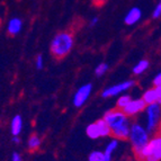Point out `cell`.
<instances>
[{
	"instance_id": "obj_1",
	"label": "cell",
	"mask_w": 161,
	"mask_h": 161,
	"mask_svg": "<svg viewBox=\"0 0 161 161\" xmlns=\"http://www.w3.org/2000/svg\"><path fill=\"white\" fill-rule=\"evenodd\" d=\"M103 118L108 124L113 137H116L118 140L129 139L133 122L131 121V117H129L123 110L118 108L109 109L104 114Z\"/></svg>"
},
{
	"instance_id": "obj_2",
	"label": "cell",
	"mask_w": 161,
	"mask_h": 161,
	"mask_svg": "<svg viewBox=\"0 0 161 161\" xmlns=\"http://www.w3.org/2000/svg\"><path fill=\"white\" fill-rule=\"evenodd\" d=\"M75 46V37L70 32L63 31L53 36L50 42V52L54 58L62 59L72 51Z\"/></svg>"
},
{
	"instance_id": "obj_3",
	"label": "cell",
	"mask_w": 161,
	"mask_h": 161,
	"mask_svg": "<svg viewBox=\"0 0 161 161\" xmlns=\"http://www.w3.org/2000/svg\"><path fill=\"white\" fill-rule=\"evenodd\" d=\"M127 140L131 143L133 152H134V154L137 158L143 151V149L150 142L151 134L143 123H141V122H133Z\"/></svg>"
},
{
	"instance_id": "obj_4",
	"label": "cell",
	"mask_w": 161,
	"mask_h": 161,
	"mask_svg": "<svg viewBox=\"0 0 161 161\" xmlns=\"http://www.w3.org/2000/svg\"><path fill=\"white\" fill-rule=\"evenodd\" d=\"M151 135L157 134L159 130L161 129V104L154 103V104L147 105L144 110V123Z\"/></svg>"
},
{
	"instance_id": "obj_5",
	"label": "cell",
	"mask_w": 161,
	"mask_h": 161,
	"mask_svg": "<svg viewBox=\"0 0 161 161\" xmlns=\"http://www.w3.org/2000/svg\"><path fill=\"white\" fill-rule=\"evenodd\" d=\"M137 159L140 161H161V133L151 136L150 142L143 149Z\"/></svg>"
},
{
	"instance_id": "obj_6",
	"label": "cell",
	"mask_w": 161,
	"mask_h": 161,
	"mask_svg": "<svg viewBox=\"0 0 161 161\" xmlns=\"http://www.w3.org/2000/svg\"><path fill=\"white\" fill-rule=\"evenodd\" d=\"M86 134L89 139L98 140L108 137L109 135H112V133H110V129L106 121L104 118H100V119H97V121L90 123L86 127Z\"/></svg>"
},
{
	"instance_id": "obj_7",
	"label": "cell",
	"mask_w": 161,
	"mask_h": 161,
	"mask_svg": "<svg viewBox=\"0 0 161 161\" xmlns=\"http://www.w3.org/2000/svg\"><path fill=\"white\" fill-rule=\"evenodd\" d=\"M135 86V81L129 79V80H124L122 82L115 83L109 87H106L102 92V97L104 99H108L112 97H118L123 94H126L129 90H131Z\"/></svg>"
},
{
	"instance_id": "obj_8",
	"label": "cell",
	"mask_w": 161,
	"mask_h": 161,
	"mask_svg": "<svg viewBox=\"0 0 161 161\" xmlns=\"http://www.w3.org/2000/svg\"><path fill=\"white\" fill-rule=\"evenodd\" d=\"M92 92V83H85L82 86L79 87L75 90V95L72 97V104L75 107L81 108L86 105V103L89 100Z\"/></svg>"
},
{
	"instance_id": "obj_9",
	"label": "cell",
	"mask_w": 161,
	"mask_h": 161,
	"mask_svg": "<svg viewBox=\"0 0 161 161\" xmlns=\"http://www.w3.org/2000/svg\"><path fill=\"white\" fill-rule=\"evenodd\" d=\"M145 108H147V103L143 100L142 97H140V98H132L126 107L122 110L129 117H136L140 114L144 113Z\"/></svg>"
},
{
	"instance_id": "obj_10",
	"label": "cell",
	"mask_w": 161,
	"mask_h": 161,
	"mask_svg": "<svg viewBox=\"0 0 161 161\" xmlns=\"http://www.w3.org/2000/svg\"><path fill=\"white\" fill-rule=\"evenodd\" d=\"M142 9L140 7H132L124 17V23L127 26H134L142 19Z\"/></svg>"
},
{
	"instance_id": "obj_11",
	"label": "cell",
	"mask_w": 161,
	"mask_h": 161,
	"mask_svg": "<svg viewBox=\"0 0 161 161\" xmlns=\"http://www.w3.org/2000/svg\"><path fill=\"white\" fill-rule=\"evenodd\" d=\"M23 31V20L19 17H11L7 22L6 32L10 36H16Z\"/></svg>"
},
{
	"instance_id": "obj_12",
	"label": "cell",
	"mask_w": 161,
	"mask_h": 161,
	"mask_svg": "<svg viewBox=\"0 0 161 161\" xmlns=\"http://www.w3.org/2000/svg\"><path fill=\"white\" fill-rule=\"evenodd\" d=\"M119 141H121V140L113 137V139H110L109 141L106 143V147H105V149L103 151H104L105 157H106L107 161H113L114 153L117 151L118 147H119Z\"/></svg>"
},
{
	"instance_id": "obj_13",
	"label": "cell",
	"mask_w": 161,
	"mask_h": 161,
	"mask_svg": "<svg viewBox=\"0 0 161 161\" xmlns=\"http://www.w3.org/2000/svg\"><path fill=\"white\" fill-rule=\"evenodd\" d=\"M24 122L20 115H15L10 121V133L13 136H20V133L23 132Z\"/></svg>"
},
{
	"instance_id": "obj_14",
	"label": "cell",
	"mask_w": 161,
	"mask_h": 161,
	"mask_svg": "<svg viewBox=\"0 0 161 161\" xmlns=\"http://www.w3.org/2000/svg\"><path fill=\"white\" fill-rule=\"evenodd\" d=\"M142 98L147 105L154 104V103H159V96H158V90H157L156 87L153 88L147 89L142 95Z\"/></svg>"
},
{
	"instance_id": "obj_15",
	"label": "cell",
	"mask_w": 161,
	"mask_h": 161,
	"mask_svg": "<svg viewBox=\"0 0 161 161\" xmlns=\"http://www.w3.org/2000/svg\"><path fill=\"white\" fill-rule=\"evenodd\" d=\"M150 67V62L148 61L147 59H142L137 61L133 68H132V73L134 75H142L144 72H147Z\"/></svg>"
},
{
	"instance_id": "obj_16",
	"label": "cell",
	"mask_w": 161,
	"mask_h": 161,
	"mask_svg": "<svg viewBox=\"0 0 161 161\" xmlns=\"http://www.w3.org/2000/svg\"><path fill=\"white\" fill-rule=\"evenodd\" d=\"M42 144V140L37 134H32L27 140V149L31 151L37 150Z\"/></svg>"
},
{
	"instance_id": "obj_17",
	"label": "cell",
	"mask_w": 161,
	"mask_h": 161,
	"mask_svg": "<svg viewBox=\"0 0 161 161\" xmlns=\"http://www.w3.org/2000/svg\"><path fill=\"white\" fill-rule=\"evenodd\" d=\"M132 98H133V97L127 94V92L126 94L121 95V96H118L117 99H116V108H118V109H124V108L127 106V104L132 100Z\"/></svg>"
},
{
	"instance_id": "obj_18",
	"label": "cell",
	"mask_w": 161,
	"mask_h": 161,
	"mask_svg": "<svg viewBox=\"0 0 161 161\" xmlns=\"http://www.w3.org/2000/svg\"><path fill=\"white\" fill-rule=\"evenodd\" d=\"M88 161H107V159H106V157H105L104 151L94 150L89 153Z\"/></svg>"
},
{
	"instance_id": "obj_19",
	"label": "cell",
	"mask_w": 161,
	"mask_h": 161,
	"mask_svg": "<svg viewBox=\"0 0 161 161\" xmlns=\"http://www.w3.org/2000/svg\"><path fill=\"white\" fill-rule=\"evenodd\" d=\"M108 69H109V65H108V63H106V62H100L99 64L97 65L96 68H95V75L96 77H104L106 73L108 72Z\"/></svg>"
},
{
	"instance_id": "obj_20",
	"label": "cell",
	"mask_w": 161,
	"mask_h": 161,
	"mask_svg": "<svg viewBox=\"0 0 161 161\" xmlns=\"http://www.w3.org/2000/svg\"><path fill=\"white\" fill-rule=\"evenodd\" d=\"M34 64H35V68L37 70H42L44 68V58L43 55H41V54H38L37 57L35 58L34 60Z\"/></svg>"
},
{
	"instance_id": "obj_21",
	"label": "cell",
	"mask_w": 161,
	"mask_h": 161,
	"mask_svg": "<svg viewBox=\"0 0 161 161\" xmlns=\"http://www.w3.org/2000/svg\"><path fill=\"white\" fill-rule=\"evenodd\" d=\"M152 17H153V19H158L161 17V0H159V3H157L154 9H153Z\"/></svg>"
},
{
	"instance_id": "obj_22",
	"label": "cell",
	"mask_w": 161,
	"mask_h": 161,
	"mask_svg": "<svg viewBox=\"0 0 161 161\" xmlns=\"http://www.w3.org/2000/svg\"><path fill=\"white\" fill-rule=\"evenodd\" d=\"M153 86L154 87L161 86V70L154 75V78H153Z\"/></svg>"
},
{
	"instance_id": "obj_23",
	"label": "cell",
	"mask_w": 161,
	"mask_h": 161,
	"mask_svg": "<svg viewBox=\"0 0 161 161\" xmlns=\"http://www.w3.org/2000/svg\"><path fill=\"white\" fill-rule=\"evenodd\" d=\"M10 161H23V158L18 152L15 151V152H13V154H11Z\"/></svg>"
},
{
	"instance_id": "obj_24",
	"label": "cell",
	"mask_w": 161,
	"mask_h": 161,
	"mask_svg": "<svg viewBox=\"0 0 161 161\" xmlns=\"http://www.w3.org/2000/svg\"><path fill=\"white\" fill-rule=\"evenodd\" d=\"M98 23H99V18H98V16H94V17L90 18V20H89V26L95 27Z\"/></svg>"
},
{
	"instance_id": "obj_25",
	"label": "cell",
	"mask_w": 161,
	"mask_h": 161,
	"mask_svg": "<svg viewBox=\"0 0 161 161\" xmlns=\"http://www.w3.org/2000/svg\"><path fill=\"white\" fill-rule=\"evenodd\" d=\"M11 141H13V143H15V144H20V142H22L20 136H13L11 137Z\"/></svg>"
},
{
	"instance_id": "obj_26",
	"label": "cell",
	"mask_w": 161,
	"mask_h": 161,
	"mask_svg": "<svg viewBox=\"0 0 161 161\" xmlns=\"http://www.w3.org/2000/svg\"><path fill=\"white\" fill-rule=\"evenodd\" d=\"M94 1L95 5H103V3H105L107 0H92Z\"/></svg>"
},
{
	"instance_id": "obj_27",
	"label": "cell",
	"mask_w": 161,
	"mask_h": 161,
	"mask_svg": "<svg viewBox=\"0 0 161 161\" xmlns=\"http://www.w3.org/2000/svg\"><path fill=\"white\" fill-rule=\"evenodd\" d=\"M157 90H158V96H159V103L161 104V86L159 87H156Z\"/></svg>"
},
{
	"instance_id": "obj_28",
	"label": "cell",
	"mask_w": 161,
	"mask_h": 161,
	"mask_svg": "<svg viewBox=\"0 0 161 161\" xmlns=\"http://www.w3.org/2000/svg\"><path fill=\"white\" fill-rule=\"evenodd\" d=\"M144 161H147V160H144Z\"/></svg>"
}]
</instances>
